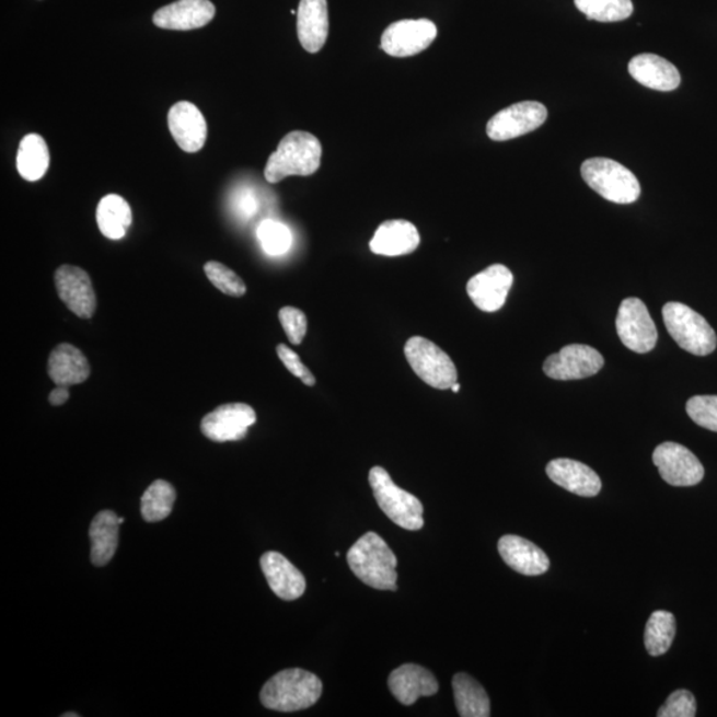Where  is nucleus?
Masks as SVG:
<instances>
[{
    "mask_svg": "<svg viewBox=\"0 0 717 717\" xmlns=\"http://www.w3.org/2000/svg\"><path fill=\"white\" fill-rule=\"evenodd\" d=\"M347 563L361 582L377 590H397V558L379 534L368 532L351 546Z\"/></svg>",
    "mask_w": 717,
    "mask_h": 717,
    "instance_id": "f257e3e1",
    "label": "nucleus"
},
{
    "mask_svg": "<svg viewBox=\"0 0 717 717\" xmlns=\"http://www.w3.org/2000/svg\"><path fill=\"white\" fill-rule=\"evenodd\" d=\"M322 143L317 137L294 130L280 140L265 167L267 183L277 184L290 176L308 177L320 170Z\"/></svg>",
    "mask_w": 717,
    "mask_h": 717,
    "instance_id": "f03ea898",
    "label": "nucleus"
},
{
    "mask_svg": "<svg viewBox=\"0 0 717 717\" xmlns=\"http://www.w3.org/2000/svg\"><path fill=\"white\" fill-rule=\"evenodd\" d=\"M323 684L320 678L302 669L284 670L266 682L261 702L278 713H297L308 709L321 699Z\"/></svg>",
    "mask_w": 717,
    "mask_h": 717,
    "instance_id": "7ed1b4c3",
    "label": "nucleus"
},
{
    "mask_svg": "<svg viewBox=\"0 0 717 717\" xmlns=\"http://www.w3.org/2000/svg\"><path fill=\"white\" fill-rule=\"evenodd\" d=\"M662 314L667 332L684 351L707 357L716 350L715 329L695 310L683 303L670 302L664 304Z\"/></svg>",
    "mask_w": 717,
    "mask_h": 717,
    "instance_id": "20e7f679",
    "label": "nucleus"
},
{
    "mask_svg": "<svg viewBox=\"0 0 717 717\" xmlns=\"http://www.w3.org/2000/svg\"><path fill=\"white\" fill-rule=\"evenodd\" d=\"M370 485L379 508L397 527L416 532L424 527V507L419 498L397 486L382 466L370 471Z\"/></svg>",
    "mask_w": 717,
    "mask_h": 717,
    "instance_id": "39448f33",
    "label": "nucleus"
},
{
    "mask_svg": "<svg viewBox=\"0 0 717 717\" xmlns=\"http://www.w3.org/2000/svg\"><path fill=\"white\" fill-rule=\"evenodd\" d=\"M581 173L585 183L608 201L627 205L637 201L640 196L637 176L614 160L603 158L586 160Z\"/></svg>",
    "mask_w": 717,
    "mask_h": 717,
    "instance_id": "423d86ee",
    "label": "nucleus"
},
{
    "mask_svg": "<svg viewBox=\"0 0 717 717\" xmlns=\"http://www.w3.org/2000/svg\"><path fill=\"white\" fill-rule=\"evenodd\" d=\"M405 358L424 383L449 390L458 383V370L449 355L423 336H414L404 347Z\"/></svg>",
    "mask_w": 717,
    "mask_h": 717,
    "instance_id": "0eeeda50",
    "label": "nucleus"
},
{
    "mask_svg": "<svg viewBox=\"0 0 717 717\" xmlns=\"http://www.w3.org/2000/svg\"><path fill=\"white\" fill-rule=\"evenodd\" d=\"M616 333L623 345L634 352H650L657 346V326L639 298H627L621 303L616 316Z\"/></svg>",
    "mask_w": 717,
    "mask_h": 717,
    "instance_id": "6e6552de",
    "label": "nucleus"
},
{
    "mask_svg": "<svg viewBox=\"0 0 717 717\" xmlns=\"http://www.w3.org/2000/svg\"><path fill=\"white\" fill-rule=\"evenodd\" d=\"M438 36V27L428 19H405L390 24L385 28L380 46L385 54L394 58L415 56L432 45Z\"/></svg>",
    "mask_w": 717,
    "mask_h": 717,
    "instance_id": "1a4fd4ad",
    "label": "nucleus"
},
{
    "mask_svg": "<svg viewBox=\"0 0 717 717\" xmlns=\"http://www.w3.org/2000/svg\"><path fill=\"white\" fill-rule=\"evenodd\" d=\"M547 109L539 102H521L505 108L488 122L486 134L494 141H507L533 132L546 122Z\"/></svg>",
    "mask_w": 717,
    "mask_h": 717,
    "instance_id": "9d476101",
    "label": "nucleus"
},
{
    "mask_svg": "<svg viewBox=\"0 0 717 717\" xmlns=\"http://www.w3.org/2000/svg\"><path fill=\"white\" fill-rule=\"evenodd\" d=\"M655 466L667 484L694 486L702 483L704 467L694 453L676 442H663L652 454Z\"/></svg>",
    "mask_w": 717,
    "mask_h": 717,
    "instance_id": "9b49d317",
    "label": "nucleus"
},
{
    "mask_svg": "<svg viewBox=\"0 0 717 717\" xmlns=\"http://www.w3.org/2000/svg\"><path fill=\"white\" fill-rule=\"evenodd\" d=\"M604 359L595 348L585 345H570L545 360V375L554 380H579L594 377L602 370Z\"/></svg>",
    "mask_w": 717,
    "mask_h": 717,
    "instance_id": "f8f14e48",
    "label": "nucleus"
},
{
    "mask_svg": "<svg viewBox=\"0 0 717 717\" xmlns=\"http://www.w3.org/2000/svg\"><path fill=\"white\" fill-rule=\"evenodd\" d=\"M257 421L251 405L243 403L223 404L201 421L205 438L216 442L240 441L246 438L247 430Z\"/></svg>",
    "mask_w": 717,
    "mask_h": 717,
    "instance_id": "ddd939ff",
    "label": "nucleus"
},
{
    "mask_svg": "<svg viewBox=\"0 0 717 717\" xmlns=\"http://www.w3.org/2000/svg\"><path fill=\"white\" fill-rule=\"evenodd\" d=\"M58 294L74 315L89 320L96 310V294L92 280L80 267L63 265L55 273Z\"/></svg>",
    "mask_w": 717,
    "mask_h": 717,
    "instance_id": "4468645a",
    "label": "nucleus"
},
{
    "mask_svg": "<svg viewBox=\"0 0 717 717\" xmlns=\"http://www.w3.org/2000/svg\"><path fill=\"white\" fill-rule=\"evenodd\" d=\"M513 285V274L504 265H492L466 285L467 296L485 313L501 310Z\"/></svg>",
    "mask_w": 717,
    "mask_h": 717,
    "instance_id": "2eb2a0df",
    "label": "nucleus"
},
{
    "mask_svg": "<svg viewBox=\"0 0 717 717\" xmlns=\"http://www.w3.org/2000/svg\"><path fill=\"white\" fill-rule=\"evenodd\" d=\"M167 127L177 146L186 153L201 151L208 139V123L195 104L178 102L167 114Z\"/></svg>",
    "mask_w": 717,
    "mask_h": 717,
    "instance_id": "dca6fc26",
    "label": "nucleus"
},
{
    "mask_svg": "<svg viewBox=\"0 0 717 717\" xmlns=\"http://www.w3.org/2000/svg\"><path fill=\"white\" fill-rule=\"evenodd\" d=\"M215 15L210 0H177L155 11L153 23L162 30L190 31L207 26Z\"/></svg>",
    "mask_w": 717,
    "mask_h": 717,
    "instance_id": "f3484780",
    "label": "nucleus"
},
{
    "mask_svg": "<svg viewBox=\"0 0 717 717\" xmlns=\"http://www.w3.org/2000/svg\"><path fill=\"white\" fill-rule=\"evenodd\" d=\"M392 695L404 706H413L420 697L438 694L439 682L432 672L417 664H403L389 678Z\"/></svg>",
    "mask_w": 717,
    "mask_h": 717,
    "instance_id": "a211bd4d",
    "label": "nucleus"
},
{
    "mask_svg": "<svg viewBox=\"0 0 717 717\" xmlns=\"http://www.w3.org/2000/svg\"><path fill=\"white\" fill-rule=\"evenodd\" d=\"M546 475L560 488L581 497L600 495L602 482L600 476L588 465L570 459H556L546 466Z\"/></svg>",
    "mask_w": 717,
    "mask_h": 717,
    "instance_id": "6ab92c4d",
    "label": "nucleus"
},
{
    "mask_svg": "<svg viewBox=\"0 0 717 717\" xmlns=\"http://www.w3.org/2000/svg\"><path fill=\"white\" fill-rule=\"evenodd\" d=\"M261 567L270 589L280 600L296 601L305 591V579L301 571L278 552H267L261 557Z\"/></svg>",
    "mask_w": 717,
    "mask_h": 717,
    "instance_id": "aec40b11",
    "label": "nucleus"
},
{
    "mask_svg": "<svg viewBox=\"0 0 717 717\" xmlns=\"http://www.w3.org/2000/svg\"><path fill=\"white\" fill-rule=\"evenodd\" d=\"M498 553L505 564L522 576H541L551 567V559L545 552L520 535H504L498 541Z\"/></svg>",
    "mask_w": 717,
    "mask_h": 717,
    "instance_id": "412c9836",
    "label": "nucleus"
},
{
    "mask_svg": "<svg viewBox=\"0 0 717 717\" xmlns=\"http://www.w3.org/2000/svg\"><path fill=\"white\" fill-rule=\"evenodd\" d=\"M297 11L299 42L305 51L320 53L328 36L327 0H301Z\"/></svg>",
    "mask_w": 717,
    "mask_h": 717,
    "instance_id": "4be33fe9",
    "label": "nucleus"
},
{
    "mask_svg": "<svg viewBox=\"0 0 717 717\" xmlns=\"http://www.w3.org/2000/svg\"><path fill=\"white\" fill-rule=\"evenodd\" d=\"M420 245V234L414 223L405 220L385 221L370 242L372 253L398 257L414 253Z\"/></svg>",
    "mask_w": 717,
    "mask_h": 717,
    "instance_id": "5701e85b",
    "label": "nucleus"
},
{
    "mask_svg": "<svg viewBox=\"0 0 717 717\" xmlns=\"http://www.w3.org/2000/svg\"><path fill=\"white\" fill-rule=\"evenodd\" d=\"M628 72L641 85L660 92L676 90L682 81L675 66L652 54L635 56L629 61Z\"/></svg>",
    "mask_w": 717,
    "mask_h": 717,
    "instance_id": "b1692460",
    "label": "nucleus"
},
{
    "mask_svg": "<svg viewBox=\"0 0 717 717\" xmlns=\"http://www.w3.org/2000/svg\"><path fill=\"white\" fill-rule=\"evenodd\" d=\"M48 375L56 385H77L90 378L91 366L79 348L63 343L49 355Z\"/></svg>",
    "mask_w": 717,
    "mask_h": 717,
    "instance_id": "393cba45",
    "label": "nucleus"
},
{
    "mask_svg": "<svg viewBox=\"0 0 717 717\" xmlns=\"http://www.w3.org/2000/svg\"><path fill=\"white\" fill-rule=\"evenodd\" d=\"M120 517L115 511L102 510L92 520L90 539L92 542V564L102 567L115 557L118 546V532H120Z\"/></svg>",
    "mask_w": 717,
    "mask_h": 717,
    "instance_id": "a878e982",
    "label": "nucleus"
},
{
    "mask_svg": "<svg viewBox=\"0 0 717 717\" xmlns=\"http://www.w3.org/2000/svg\"><path fill=\"white\" fill-rule=\"evenodd\" d=\"M454 702L461 717H489L490 701L475 678L460 672L452 681Z\"/></svg>",
    "mask_w": 717,
    "mask_h": 717,
    "instance_id": "bb28decb",
    "label": "nucleus"
},
{
    "mask_svg": "<svg viewBox=\"0 0 717 717\" xmlns=\"http://www.w3.org/2000/svg\"><path fill=\"white\" fill-rule=\"evenodd\" d=\"M19 174L30 183H35L46 176L49 167V151L45 139L41 135L24 136L19 143L16 154Z\"/></svg>",
    "mask_w": 717,
    "mask_h": 717,
    "instance_id": "cd10ccee",
    "label": "nucleus"
},
{
    "mask_svg": "<svg viewBox=\"0 0 717 717\" xmlns=\"http://www.w3.org/2000/svg\"><path fill=\"white\" fill-rule=\"evenodd\" d=\"M96 220L103 235L109 240H122L132 223V210L123 197L108 195L97 205Z\"/></svg>",
    "mask_w": 717,
    "mask_h": 717,
    "instance_id": "c85d7f7f",
    "label": "nucleus"
},
{
    "mask_svg": "<svg viewBox=\"0 0 717 717\" xmlns=\"http://www.w3.org/2000/svg\"><path fill=\"white\" fill-rule=\"evenodd\" d=\"M676 635V621L669 611L658 610L648 620L645 632V646L651 657H660L670 650Z\"/></svg>",
    "mask_w": 717,
    "mask_h": 717,
    "instance_id": "c756f323",
    "label": "nucleus"
},
{
    "mask_svg": "<svg viewBox=\"0 0 717 717\" xmlns=\"http://www.w3.org/2000/svg\"><path fill=\"white\" fill-rule=\"evenodd\" d=\"M176 489L165 479H158L141 497V514L148 522L165 520L176 502Z\"/></svg>",
    "mask_w": 717,
    "mask_h": 717,
    "instance_id": "7c9ffc66",
    "label": "nucleus"
},
{
    "mask_svg": "<svg viewBox=\"0 0 717 717\" xmlns=\"http://www.w3.org/2000/svg\"><path fill=\"white\" fill-rule=\"evenodd\" d=\"M577 9L590 21L613 23L626 21L632 16V0H574Z\"/></svg>",
    "mask_w": 717,
    "mask_h": 717,
    "instance_id": "2f4dec72",
    "label": "nucleus"
},
{
    "mask_svg": "<svg viewBox=\"0 0 717 717\" xmlns=\"http://www.w3.org/2000/svg\"><path fill=\"white\" fill-rule=\"evenodd\" d=\"M258 239L262 248L269 255H282L290 251L292 235L285 223L266 220L259 224Z\"/></svg>",
    "mask_w": 717,
    "mask_h": 717,
    "instance_id": "473e14b6",
    "label": "nucleus"
},
{
    "mask_svg": "<svg viewBox=\"0 0 717 717\" xmlns=\"http://www.w3.org/2000/svg\"><path fill=\"white\" fill-rule=\"evenodd\" d=\"M205 274L211 284L222 291L223 294L229 297L240 298L245 296L246 285L236 276L229 267L220 264V262L210 261L204 266Z\"/></svg>",
    "mask_w": 717,
    "mask_h": 717,
    "instance_id": "72a5a7b5",
    "label": "nucleus"
},
{
    "mask_svg": "<svg viewBox=\"0 0 717 717\" xmlns=\"http://www.w3.org/2000/svg\"><path fill=\"white\" fill-rule=\"evenodd\" d=\"M687 414L697 426L717 432V395L691 397Z\"/></svg>",
    "mask_w": 717,
    "mask_h": 717,
    "instance_id": "f704fd0d",
    "label": "nucleus"
},
{
    "mask_svg": "<svg viewBox=\"0 0 717 717\" xmlns=\"http://www.w3.org/2000/svg\"><path fill=\"white\" fill-rule=\"evenodd\" d=\"M695 715L696 699L687 690L672 692L658 710L659 717H694Z\"/></svg>",
    "mask_w": 717,
    "mask_h": 717,
    "instance_id": "c9c22d12",
    "label": "nucleus"
},
{
    "mask_svg": "<svg viewBox=\"0 0 717 717\" xmlns=\"http://www.w3.org/2000/svg\"><path fill=\"white\" fill-rule=\"evenodd\" d=\"M279 321L291 345H301L305 333H308V317H305L303 311L287 305V308L279 311Z\"/></svg>",
    "mask_w": 717,
    "mask_h": 717,
    "instance_id": "e433bc0d",
    "label": "nucleus"
},
{
    "mask_svg": "<svg viewBox=\"0 0 717 717\" xmlns=\"http://www.w3.org/2000/svg\"><path fill=\"white\" fill-rule=\"evenodd\" d=\"M277 352L280 361L285 365L292 375L297 377L305 385L313 386L316 383L315 377L308 367L302 363L301 358L296 351L285 345L277 346Z\"/></svg>",
    "mask_w": 717,
    "mask_h": 717,
    "instance_id": "4c0bfd02",
    "label": "nucleus"
},
{
    "mask_svg": "<svg viewBox=\"0 0 717 717\" xmlns=\"http://www.w3.org/2000/svg\"><path fill=\"white\" fill-rule=\"evenodd\" d=\"M235 207L243 217H252L258 209L257 199L251 190H242L235 198Z\"/></svg>",
    "mask_w": 717,
    "mask_h": 717,
    "instance_id": "58836bf2",
    "label": "nucleus"
},
{
    "mask_svg": "<svg viewBox=\"0 0 717 717\" xmlns=\"http://www.w3.org/2000/svg\"><path fill=\"white\" fill-rule=\"evenodd\" d=\"M70 398V386L56 385V389L49 395L48 401L56 407L63 405Z\"/></svg>",
    "mask_w": 717,
    "mask_h": 717,
    "instance_id": "ea45409f",
    "label": "nucleus"
},
{
    "mask_svg": "<svg viewBox=\"0 0 717 717\" xmlns=\"http://www.w3.org/2000/svg\"><path fill=\"white\" fill-rule=\"evenodd\" d=\"M452 391L454 392V394H458V392L460 391V384L459 383L453 384L452 385Z\"/></svg>",
    "mask_w": 717,
    "mask_h": 717,
    "instance_id": "a19ab883",
    "label": "nucleus"
},
{
    "mask_svg": "<svg viewBox=\"0 0 717 717\" xmlns=\"http://www.w3.org/2000/svg\"><path fill=\"white\" fill-rule=\"evenodd\" d=\"M61 716H63V717H79L80 715L79 714L67 713V714H63Z\"/></svg>",
    "mask_w": 717,
    "mask_h": 717,
    "instance_id": "79ce46f5",
    "label": "nucleus"
}]
</instances>
